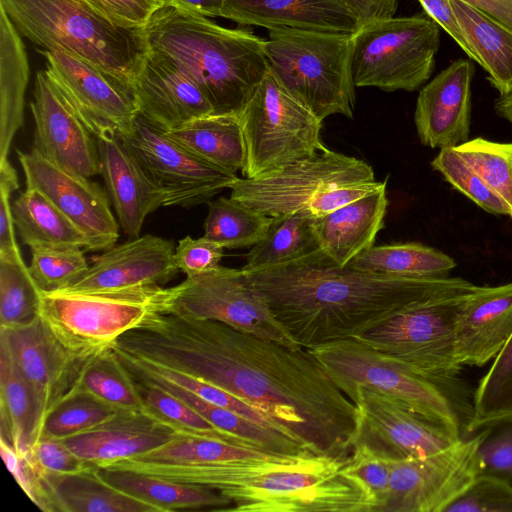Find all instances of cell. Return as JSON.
<instances>
[{"label":"cell","mask_w":512,"mask_h":512,"mask_svg":"<svg viewBox=\"0 0 512 512\" xmlns=\"http://www.w3.org/2000/svg\"><path fill=\"white\" fill-rule=\"evenodd\" d=\"M113 347L230 392L316 455L347 459L352 453L357 408L308 349L159 311Z\"/></svg>","instance_id":"1"},{"label":"cell","mask_w":512,"mask_h":512,"mask_svg":"<svg viewBox=\"0 0 512 512\" xmlns=\"http://www.w3.org/2000/svg\"><path fill=\"white\" fill-rule=\"evenodd\" d=\"M244 272L283 330L305 349L367 333L426 298L445 277L362 271L337 264L321 249Z\"/></svg>","instance_id":"2"},{"label":"cell","mask_w":512,"mask_h":512,"mask_svg":"<svg viewBox=\"0 0 512 512\" xmlns=\"http://www.w3.org/2000/svg\"><path fill=\"white\" fill-rule=\"evenodd\" d=\"M348 458L271 455L186 464L126 459L118 468L209 487L231 501V512H373L371 495Z\"/></svg>","instance_id":"3"},{"label":"cell","mask_w":512,"mask_h":512,"mask_svg":"<svg viewBox=\"0 0 512 512\" xmlns=\"http://www.w3.org/2000/svg\"><path fill=\"white\" fill-rule=\"evenodd\" d=\"M139 32L146 50L171 61L199 86L213 114L239 115L269 70L264 39L199 13L164 6Z\"/></svg>","instance_id":"4"},{"label":"cell","mask_w":512,"mask_h":512,"mask_svg":"<svg viewBox=\"0 0 512 512\" xmlns=\"http://www.w3.org/2000/svg\"><path fill=\"white\" fill-rule=\"evenodd\" d=\"M0 6L43 50L77 56L132 90L145 53L139 28L114 24L84 0H0Z\"/></svg>","instance_id":"5"},{"label":"cell","mask_w":512,"mask_h":512,"mask_svg":"<svg viewBox=\"0 0 512 512\" xmlns=\"http://www.w3.org/2000/svg\"><path fill=\"white\" fill-rule=\"evenodd\" d=\"M264 53L269 71L320 121L334 114L353 117V34L269 30Z\"/></svg>","instance_id":"6"},{"label":"cell","mask_w":512,"mask_h":512,"mask_svg":"<svg viewBox=\"0 0 512 512\" xmlns=\"http://www.w3.org/2000/svg\"><path fill=\"white\" fill-rule=\"evenodd\" d=\"M477 287L447 275L426 298L353 339L422 374L453 379L463 367L456 350L458 313Z\"/></svg>","instance_id":"7"},{"label":"cell","mask_w":512,"mask_h":512,"mask_svg":"<svg viewBox=\"0 0 512 512\" xmlns=\"http://www.w3.org/2000/svg\"><path fill=\"white\" fill-rule=\"evenodd\" d=\"M166 288L141 286L121 290L41 291L40 318L73 353L90 357L112 347L152 312L164 308Z\"/></svg>","instance_id":"8"},{"label":"cell","mask_w":512,"mask_h":512,"mask_svg":"<svg viewBox=\"0 0 512 512\" xmlns=\"http://www.w3.org/2000/svg\"><path fill=\"white\" fill-rule=\"evenodd\" d=\"M439 46L440 26L425 12L362 26L353 34L354 84L415 91L433 74Z\"/></svg>","instance_id":"9"},{"label":"cell","mask_w":512,"mask_h":512,"mask_svg":"<svg viewBox=\"0 0 512 512\" xmlns=\"http://www.w3.org/2000/svg\"><path fill=\"white\" fill-rule=\"evenodd\" d=\"M308 350L342 392L365 387L460 432L457 407L446 387L451 379L422 374L353 338Z\"/></svg>","instance_id":"10"},{"label":"cell","mask_w":512,"mask_h":512,"mask_svg":"<svg viewBox=\"0 0 512 512\" xmlns=\"http://www.w3.org/2000/svg\"><path fill=\"white\" fill-rule=\"evenodd\" d=\"M246 149L242 175L254 178L313 155L322 121L268 70L239 114Z\"/></svg>","instance_id":"11"},{"label":"cell","mask_w":512,"mask_h":512,"mask_svg":"<svg viewBox=\"0 0 512 512\" xmlns=\"http://www.w3.org/2000/svg\"><path fill=\"white\" fill-rule=\"evenodd\" d=\"M161 312L216 320L242 332L300 347L276 321L242 269L218 266L187 276L180 284L166 288Z\"/></svg>","instance_id":"12"},{"label":"cell","mask_w":512,"mask_h":512,"mask_svg":"<svg viewBox=\"0 0 512 512\" xmlns=\"http://www.w3.org/2000/svg\"><path fill=\"white\" fill-rule=\"evenodd\" d=\"M376 180L361 159L324 144L311 156L254 178H238L230 197L268 217L305 211L319 192L345 184Z\"/></svg>","instance_id":"13"},{"label":"cell","mask_w":512,"mask_h":512,"mask_svg":"<svg viewBox=\"0 0 512 512\" xmlns=\"http://www.w3.org/2000/svg\"><path fill=\"white\" fill-rule=\"evenodd\" d=\"M119 137L164 193V206L208 203L239 178L192 153L139 114L132 130Z\"/></svg>","instance_id":"14"},{"label":"cell","mask_w":512,"mask_h":512,"mask_svg":"<svg viewBox=\"0 0 512 512\" xmlns=\"http://www.w3.org/2000/svg\"><path fill=\"white\" fill-rule=\"evenodd\" d=\"M345 394L358 411L353 446L364 445L382 458L422 459L462 440L460 432L390 396L362 386Z\"/></svg>","instance_id":"15"},{"label":"cell","mask_w":512,"mask_h":512,"mask_svg":"<svg viewBox=\"0 0 512 512\" xmlns=\"http://www.w3.org/2000/svg\"><path fill=\"white\" fill-rule=\"evenodd\" d=\"M478 442L479 434L422 459H386L389 487L380 512H443L478 476Z\"/></svg>","instance_id":"16"},{"label":"cell","mask_w":512,"mask_h":512,"mask_svg":"<svg viewBox=\"0 0 512 512\" xmlns=\"http://www.w3.org/2000/svg\"><path fill=\"white\" fill-rule=\"evenodd\" d=\"M46 71L96 136L129 133L138 116L132 90L95 65L63 51L39 50Z\"/></svg>","instance_id":"17"},{"label":"cell","mask_w":512,"mask_h":512,"mask_svg":"<svg viewBox=\"0 0 512 512\" xmlns=\"http://www.w3.org/2000/svg\"><path fill=\"white\" fill-rule=\"evenodd\" d=\"M30 109L35 123L32 151L72 174H100L97 137L46 70L36 73Z\"/></svg>","instance_id":"18"},{"label":"cell","mask_w":512,"mask_h":512,"mask_svg":"<svg viewBox=\"0 0 512 512\" xmlns=\"http://www.w3.org/2000/svg\"><path fill=\"white\" fill-rule=\"evenodd\" d=\"M26 188L42 192L88 238L89 251L107 250L119 237V223L107 192L89 178L67 172L30 150H17Z\"/></svg>","instance_id":"19"},{"label":"cell","mask_w":512,"mask_h":512,"mask_svg":"<svg viewBox=\"0 0 512 512\" xmlns=\"http://www.w3.org/2000/svg\"><path fill=\"white\" fill-rule=\"evenodd\" d=\"M0 345L36 392L45 417L76 390L85 365L94 356H79L66 348L40 317L26 326L0 328Z\"/></svg>","instance_id":"20"},{"label":"cell","mask_w":512,"mask_h":512,"mask_svg":"<svg viewBox=\"0 0 512 512\" xmlns=\"http://www.w3.org/2000/svg\"><path fill=\"white\" fill-rule=\"evenodd\" d=\"M475 65L457 59L420 90L414 122L420 142L431 148H455L469 140Z\"/></svg>","instance_id":"21"},{"label":"cell","mask_w":512,"mask_h":512,"mask_svg":"<svg viewBox=\"0 0 512 512\" xmlns=\"http://www.w3.org/2000/svg\"><path fill=\"white\" fill-rule=\"evenodd\" d=\"M174 252L171 240L150 234L136 237L93 257L88 270L62 290L94 292L162 286L179 271Z\"/></svg>","instance_id":"22"},{"label":"cell","mask_w":512,"mask_h":512,"mask_svg":"<svg viewBox=\"0 0 512 512\" xmlns=\"http://www.w3.org/2000/svg\"><path fill=\"white\" fill-rule=\"evenodd\" d=\"M132 94L138 114L165 132L214 113L191 78L168 59L146 49Z\"/></svg>","instance_id":"23"},{"label":"cell","mask_w":512,"mask_h":512,"mask_svg":"<svg viewBox=\"0 0 512 512\" xmlns=\"http://www.w3.org/2000/svg\"><path fill=\"white\" fill-rule=\"evenodd\" d=\"M177 433L146 409L118 410L107 421L70 438L67 446L82 460L99 468L148 453Z\"/></svg>","instance_id":"24"},{"label":"cell","mask_w":512,"mask_h":512,"mask_svg":"<svg viewBox=\"0 0 512 512\" xmlns=\"http://www.w3.org/2000/svg\"><path fill=\"white\" fill-rule=\"evenodd\" d=\"M100 174L105 180L118 223L130 237L139 236L146 217L164 206L165 196L118 134L97 137Z\"/></svg>","instance_id":"25"},{"label":"cell","mask_w":512,"mask_h":512,"mask_svg":"<svg viewBox=\"0 0 512 512\" xmlns=\"http://www.w3.org/2000/svg\"><path fill=\"white\" fill-rule=\"evenodd\" d=\"M512 335V283L478 286L463 303L455 327L462 366H483Z\"/></svg>","instance_id":"26"},{"label":"cell","mask_w":512,"mask_h":512,"mask_svg":"<svg viewBox=\"0 0 512 512\" xmlns=\"http://www.w3.org/2000/svg\"><path fill=\"white\" fill-rule=\"evenodd\" d=\"M220 17L240 25L354 34L360 24L340 0H224Z\"/></svg>","instance_id":"27"},{"label":"cell","mask_w":512,"mask_h":512,"mask_svg":"<svg viewBox=\"0 0 512 512\" xmlns=\"http://www.w3.org/2000/svg\"><path fill=\"white\" fill-rule=\"evenodd\" d=\"M386 188L313 218L321 250L337 264L346 266L356 256L373 247L388 207Z\"/></svg>","instance_id":"28"},{"label":"cell","mask_w":512,"mask_h":512,"mask_svg":"<svg viewBox=\"0 0 512 512\" xmlns=\"http://www.w3.org/2000/svg\"><path fill=\"white\" fill-rule=\"evenodd\" d=\"M114 350L133 377L155 383L176 394L213 426L235 437L244 446L268 454L286 457L314 454L289 435L258 425L233 411L214 405L177 385L152 375L135 365L116 349Z\"/></svg>","instance_id":"29"},{"label":"cell","mask_w":512,"mask_h":512,"mask_svg":"<svg viewBox=\"0 0 512 512\" xmlns=\"http://www.w3.org/2000/svg\"><path fill=\"white\" fill-rule=\"evenodd\" d=\"M0 413V437L20 455L28 454L42 434L45 411L3 345H0Z\"/></svg>","instance_id":"30"},{"label":"cell","mask_w":512,"mask_h":512,"mask_svg":"<svg viewBox=\"0 0 512 512\" xmlns=\"http://www.w3.org/2000/svg\"><path fill=\"white\" fill-rule=\"evenodd\" d=\"M100 469L115 488L157 509L172 511H228L231 501L206 486L177 482L129 470Z\"/></svg>","instance_id":"31"},{"label":"cell","mask_w":512,"mask_h":512,"mask_svg":"<svg viewBox=\"0 0 512 512\" xmlns=\"http://www.w3.org/2000/svg\"><path fill=\"white\" fill-rule=\"evenodd\" d=\"M43 476L53 512H158L109 484L96 466L76 473Z\"/></svg>","instance_id":"32"},{"label":"cell","mask_w":512,"mask_h":512,"mask_svg":"<svg viewBox=\"0 0 512 512\" xmlns=\"http://www.w3.org/2000/svg\"><path fill=\"white\" fill-rule=\"evenodd\" d=\"M472 60L487 73L499 96L512 93V31L461 0H450Z\"/></svg>","instance_id":"33"},{"label":"cell","mask_w":512,"mask_h":512,"mask_svg":"<svg viewBox=\"0 0 512 512\" xmlns=\"http://www.w3.org/2000/svg\"><path fill=\"white\" fill-rule=\"evenodd\" d=\"M29 63L21 34L0 6V163L24 123Z\"/></svg>","instance_id":"34"},{"label":"cell","mask_w":512,"mask_h":512,"mask_svg":"<svg viewBox=\"0 0 512 512\" xmlns=\"http://www.w3.org/2000/svg\"><path fill=\"white\" fill-rule=\"evenodd\" d=\"M166 134L201 158L229 170L242 171L246 149L239 115L209 114L166 131Z\"/></svg>","instance_id":"35"},{"label":"cell","mask_w":512,"mask_h":512,"mask_svg":"<svg viewBox=\"0 0 512 512\" xmlns=\"http://www.w3.org/2000/svg\"><path fill=\"white\" fill-rule=\"evenodd\" d=\"M11 208L18 235L30 249L76 246L89 251L85 234L39 190L26 188Z\"/></svg>","instance_id":"36"},{"label":"cell","mask_w":512,"mask_h":512,"mask_svg":"<svg viewBox=\"0 0 512 512\" xmlns=\"http://www.w3.org/2000/svg\"><path fill=\"white\" fill-rule=\"evenodd\" d=\"M313 217L306 211L271 217L266 234L246 255L244 271L287 263L320 250Z\"/></svg>","instance_id":"37"},{"label":"cell","mask_w":512,"mask_h":512,"mask_svg":"<svg viewBox=\"0 0 512 512\" xmlns=\"http://www.w3.org/2000/svg\"><path fill=\"white\" fill-rule=\"evenodd\" d=\"M346 266L400 277L447 276L455 260L442 251L420 243H395L373 246Z\"/></svg>","instance_id":"38"},{"label":"cell","mask_w":512,"mask_h":512,"mask_svg":"<svg viewBox=\"0 0 512 512\" xmlns=\"http://www.w3.org/2000/svg\"><path fill=\"white\" fill-rule=\"evenodd\" d=\"M271 217L263 215L231 197L208 202L204 237L223 248L254 246L266 234Z\"/></svg>","instance_id":"39"},{"label":"cell","mask_w":512,"mask_h":512,"mask_svg":"<svg viewBox=\"0 0 512 512\" xmlns=\"http://www.w3.org/2000/svg\"><path fill=\"white\" fill-rule=\"evenodd\" d=\"M77 389L94 395L117 410L144 409L135 380L113 347L102 350L87 362Z\"/></svg>","instance_id":"40"},{"label":"cell","mask_w":512,"mask_h":512,"mask_svg":"<svg viewBox=\"0 0 512 512\" xmlns=\"http://www.w3.org/2000/svg\"><path fill=\"white\" fill-rule=\"evenodd\" d=\"M512 416V335L493 359L474 395L467 431L475 432Z\"/></svg>","instance_id":"41"},{"label":"cell","mask_w":512,"mask_h":512,"mask_svg":"<svg viewBox=\"0 0 512 512\" xmlns=\"http://www.w3.org/2000/svg\"><path fill=\"white\" fill-rule=\"evenodd\" d=\"M40 308L41 290L24 260L0 259V328L29 325Z\"/></svg>","instance_id":"42"},{"label":"cell","mask_w":512,"mask_h":512,"mask_svg":"<svg viewBox=\"0 0 512 512\" xmlns=\"http://www.w3.org/2000/svg\"><path fill=\"white\" fill-rule=\"evenodd\" d=\"M133 378L140 394L143 408L175 428L177 432L195 434L244 446L235 437L213 426L176 394L155 383Z\"/></svg>","instance_id":"43"},{"label":"cell","mask_w":512,"mask_h":512,"mask_svg":"<svg viewBox=\"0 0 512 512\" xmlns=\"http://www.w3.org/2000/svg\"><path fill=\"white\" fill-rule=\"evenodd\" d=\"M117 411L94 395L77 389L48 412L42 434L64 440L107 421Z\"/></svg>","instance_id":"44"},{"label":"cell","mask_w":512,"mask_h":512,"mask_svg":"<svg viewBox=\"0 0 512 512\" xmlns=\"http://www.w3.org/2000/svg\"><path fill=\"white\" fill-rule=\"evenodd\" d=\"M453 149L509 207L512 217V143L477 137Z\"/></svg>","instance_id":"45"},{"label":"cell","mask_w":512,"mask_h":512,"mask_svg":"<svg viewBox=\"0 0 512 512\" xmlns=\"http://www.w3.org/2000/svg\"><path fill=\"white\" fill-rule=\"evenodd\" d=\"M82 249L76 246L30 249L28 269L40 290H62L79 279L90 266Z\"/></svg>","instance_id":"46"},{"label":"cell","mask_w":512,"mask_h":512,"mask_svg":"<svg viewBox=\"0 0 512 512\" xmlns=\"http://www.w3.org/2000/svg\"><path fill=\"white\" fill-rule=\"evenodd\" d=\"M431 166L454 188L483 210L492 214L511 217L509 207L455 149H440V152L432 160Z\"/></svg>","instance_id":"47"},{"label":"cell","mask_w":512,"mask_h":512,"mask_svg":"<svg viewBox=\"0 0 512 512\" xmlns=\"http://www.w3.org/2000/svg\"><path fill=\"white\" fill-rule=\"evenodd\" d=\"M478 434V476L499 479L512 488V416L482 428Z\"/></svg>","instance_id":"48"},{"label":"cell","mask_w":512,"mask_h":512,"mask_svg":"<svg viewBox=\"0 0 512 512\" xmlns=\"http://www.w3.org/2000/svg\"><path fill=\"white\" fill-rule=\"evenodd\" d=\"M443 512H512V488L499 479L477 476Z\"/></svg>","instance_id":"49"},{"label":"cell","mask_w":512,"mask_h":512,"mask_svg":"<svg viewBox=\"0 0 512 512\" xmlns=\"http://www.w3.org/2000/svg\"><path fill=\"white\" fill-rule=\"evenodd\" d=\"M351 472L363 482L373 501V512H380L386 500L390 469L388 461L369 448L355 444L348 458Z\"/></svg>","instance_id":"50"},{"label":"cell","mask_w":512,"mask_h":512,"mask_svg":"<svg viewBox=\"0 0 512 512\" xmlns=\"http://www.w3.org/2000/svg\"><path fill=\"white\" fill-rule=\"evenodd\" d=\"M0 451L7 469L30 500L42 511L53 512L45 478L28 456L20 455L1 437Z\"/></svg>","instance_id":"51"},{"label":"cell","mask_w":512,"mask_h":512,"mask_svg":"<svg viewBox=\"0 0 512 512\" xmlns=\"http://www.w3.org/2000/svg\"><path fill=\"white\" fill-rule=\"evenodd\" d=\"M26 455L42 475L76 473L94 466L78 457L64 440L43 434Z\"/></svg>","instance_id":"52"},{"label":"cell","mask_w":512,"mask_h":512,"mask_svg":"<svg viewBox=\"0 0 512 512\" xmlns=\"http://www.w3.org/2000/svg\"><path fill=\"white\" fill-rule=\"evenodd\" d=\"M114 24L126 29L145 26L162 7V0H84Z\"/></svg>","instance_id":"53"},{"label":"cell","mask_w":512,"mask_h":512,"mask_svg":"<svg viewBox=\"0 0 512 512\" xmlns=\"http://www.w3.org/2000/svg\"><path fill=\"white\" fill-rule=\"evenodd\" d=\"M19 188L15 169L8 160L0 163V259H23L15 235L10 204L11 194Z\"/></svg>","instance_id":"54"},{"label":"cell","mask_w":512,"mask_h":512,"mask_svg":"<svg viewBox=\"0 0 512 512\" xmlns=\"http://www.w3.org/2000/svg\"><path fill=\"white\" fill-rule=\"evenodd\" d=\"M223 247L204 236L193 239L186 236L179 240L174 252V263L187 276L212 270L219 266Z\"/></svg>","instance_id":"55"},{"label":"cell","mask_w":512,"mask_h":512,"mask_svg":"<svg viewBox=\"0 0 512 512\" xmlns=\"http://www.w3.org/2000/svg\"><path fill=\"white\" fill-rule=\"evenodd\" d=\"M386 186L387 180H371L332 187L315 195L306 206L305 211L313 218H318L386 188Z\"/></svg>","instance_id":"56"},{"label":"cell","mask_w":512,"mask_h":512,"mask_svg":"<svg viewBox=\"0 0 512 512\" xmlns=\"http://www.w3.org/2000/svg\"><path fill=\"white\" fill-rule=\"evenodd\" d=\"M424 12L432 18L472 59L471 50L458 25L450 0H418Z\"/></svg>","instance_id":"57"},{"label":"cell","mask_w":512,"mask_h":512,"mask_svg":"<svg viewBox=\"0 0 512 512\" xmlns=\"http://www.w3.org/2000/svg\"><path fill=\"white\" fill-rule=\"evenodd\" d=\"M357 17L360 27L394 17L399 0H340Z\"/></svg>","instance_id":"58"},{"label":"cell","mask_w":512,"mask_h":512,"mask_svg":"<svg viewBox=\"0 0 512 512\" xmlns=\"http://www.w3.org/2000/svg\"><path fill=\"white\" fill-rule=\"evenodd\" d=\"M512 31V0H461Z\"/></svg>","instance_id":"59"},{"label":"cell","mask_w":512,"mask_h":512,"mask_svg":"<svg viewBox=\"0 0 512 512\" xmlns=\"http://www.w3.org/2000/svg\"><path fill=\"white\" fill-rule=\"evenodd\" d=\"M224 0H162L164 6L195 12L207 17H220Z\"/></svg>","instance_id":"60"},{"label":"cell","mask_w":512,"mask_h":512,"mask_svg":"<svg viewBox=\"0 0 512 512\" xmlns=\"http://www.w3.org/2000/svg\"><path fill=\"white\" fill-rule=\"evenodd\" d=\"M494 108L499 117L505 119L512 125V93L499 96L495 102Z\"/></svg>","instance_id":"61"}]
</instances>
